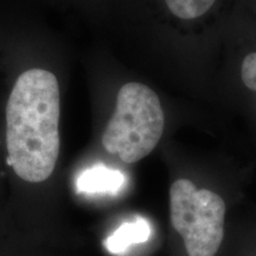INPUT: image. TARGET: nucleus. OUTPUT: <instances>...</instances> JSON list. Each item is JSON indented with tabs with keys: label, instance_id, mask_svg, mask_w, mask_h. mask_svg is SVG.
<instances>
[{
	"label": "nucleus",
	"instance_id": "nucleus-1",
	"mask_svg": "<svg viewBox=\"0 0 256 256\" xmlns=\"http://www.w3.org/2000/svg\"><path fill=\"white\" fill-rule=\"evenodd\" d=\"M60 87L56 76L30 69L16 81L6 106L8 164L28 183L52 174L60 153Z\"/></svg>",
	"mask_w": 256,
	"mask_h": 256
},
{
	"label": "nucleus",
	"instance_id": "nucleus-2",
	"mask_svg": "<svg viewBox=\"0 0 256 256\" xmlns=\"http://www.w3.org/2000/svg\"><path fill=\"white\" fill-rule=\"evenodd\" d=\"M164 130V112L158 95L142 83L122 86L115 112L106 126L102 145L127 164L139 162L158 145Z\"/></svg>",
	"mask_w": 256,
	"mask_h": 256
},
{
	"label": "nucleus",
	"instance_id": "nucleus-3",
	"mask_svg": "<svg viewBox=\"0 0 256 256\" xmlns=\"http://www.w3.org/2000/svg\"><path fill=\"white\" fill-rule=\"evenodd\" d=\"M171 223L182 235L188 256H215L224 238L226 203L206 188L178 179L170 188Z\"/></svg>",
	"mask_w": 256,
	"mask_h": 256
},
{
	"label": "nucleus",
	"instance_id": "nucleus-4",
	"mask_svg": "<svg viewBox=\"0 0 256 256\" xmlns=\"http://www.w3.org/2000/svg\"><path fill=\"white\" fill-rule=\"evenodd\" d=\"M126 177L119 170L104 164L92 166L82 172L76 180L78 194H116L124 188Z\"/></svg>",
	"mask_w": 256,
	"mask_h": 256
},
{
	"label": "nucleus",
	"instance_id": "nucleus-5",
	"mask_svg": "<svg viewBox=\"0 0 256 256\" xmlns=\"http://www.w3.org/2000/svg\"><path fill=\"white\" fill-rule=\"evenodd\" d=\"M151 236V226L145 218L138 217L134 222H126L106 240L108 252L121 254L132 244L146 242Z\"/></svg>",
	"mask_w": 256,
	"mask_h": 256
},
{
	"label": "nucleus",
	"instance_id": "nucleus-6",
	"mask_svg": "<svg viewBox=\"0 0 256 256\" xmlns=\"http://www.w3.org/2000/svg\"><path fill=\"white\" fill-rule=\"evenodd\" d=\"M216 2L217 0H164L168 11L184 20H192L206 14Z\"/></svg>",
	"mask_w": 256,
	"mask_h": 256
},
{
	"label": "nucleus",
	"instance_id": "nucleus-7",
	"mask_svg": "<svg viewBox=\"0 0 256 256\" xmlns=\"http://www.w3.org/2000/svg\"><path fill=\"white\" fill-rule=\"evenodd\" d=\"M241 76L246 87L256 92V52L249 54L244 57L241 68Z\"/></svg>",
	"mask_w": 256,
	"mask_h": 256
}]
</instances>
